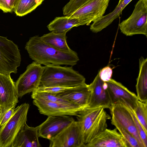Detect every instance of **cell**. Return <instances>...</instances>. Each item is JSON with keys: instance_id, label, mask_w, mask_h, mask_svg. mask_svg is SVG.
I'll return each instance as SVG.
<instances>
[{"instance_id": "6da1fadb", "label": "cell", "mask_w": 147, "mask_h": 147, "mask_svg": "<svg viewBox=\"0 0 147 147\" xmlns=\"http://www.w3.org/2000/svg\"><path fill=\"white\" fill-rule=\"evenodd\" d=\"M25 49L32 60L45 65L52 64L73 66L79 60L75 51H60L45 43L38 36L30 37L26 43Z\"/></svg>"}, {"instance_id": "7a4b0ae2", "label": "cell", "mask_w": 147, "mask_h": 147, "mask_svg": "<svg viewBox=\"0 0 147 147\" xmlns=\"http://www.w3.org/2000/svg\"><path fill=\"white\" fill-rule=\"evenodd\" d=\"M105 109L102 106H88L77 116L85 145L107 128L111 117Z\"/></svg>"}, {"instance_id": "3957f363", "label": "cell", "mask_w": 147, "mask_h": 147, "mask_svg": "<svg viewBox=\"0 0 147 147\" xmlns=\"http://www.w3.org/2000/svg\"><path fill=\"white\" fill-rule=\"evenodd\" d=\"M86 79L72 67L49 64L44 66L39 87H73L85 83Z\"/></svg>"}, {"instance_id": "277c9868", "label": "cell", "mask_w": 147, "mask_h": 147, "mask_svg": "<svg viewBox=\"0 0 147 147\" xmlns=\"http://www.w3.org/2000/svg\"><path fill=\"white\" fill-rule=\"evenodd\" d=\"M30 107L24 103L15 108L11 116L0 127V147H11L19 132L26 124Z\"/></svg>"}, {"instance_id": "5b68a950", "label": "cell", "mask_w": 147, "mask_h": 147, "mask_svg": "<svg viewBox=\"0 0 147 147\" xmlns=\"http://www.w3.org/2000/svg\"><path fill=\"white\" fill-rule=\"evenodd\" d=\"M121 32L126 36H147V0H139L130 16L119 24Z\"/></svg>"}, {"instance_id": "8992f818", "label": "cell", "mask_w": 147, "mask_h": 147, "mask_svg": "<svg viewBox=\"0 0 147 147\" xmlns=\"http://www.w3.org/2000/svg\"><path fill=\"white\" fill-rule=\"evenodd\" d=\"M21 61L17 45L7 37L0 36V73H16Z\"/></svg>"}, {"instance_id": "52a82bcc", "label": "cell", "mask_w": 147, "mask_h": 147, "mask_svg": "<svg viewBox=\"0 0 147 147\" xmlns=\"http://www.w3.org/2000/svg\"><path fill=\"white\" fill-rule=\"evenodd\" d=\"M109 109L112 124L127 131L136 138L141 147H144L137 131L131 108L122 102H117L112 104Z\"/></svg>"}, {"instance_id": "ba28073f", "label": "cell", "mask_w": 147, "mask_h": 147, "mask_svg": "<svg viewBox=\"0 0 147 147\" xmlns=\"http://www.w3.org/2000/svg\"><path fill=\"white\" fill-rule=\"evenodd\" d=\"M44 69V66L34 61L27 66L26 71L15 82L18 98L38 88Z\"/></svg>"}, {"instance_id": "9c48e42d", "label": "cell", "mask_w": 147, "mask_h": 147, "mask_svg": "<svg viewBox=\"0 0 147 147\" xmlns=\"http://www.w3.org/2000/svg\"><path fill=\"white\" fill-rule=\"evenodd\" d=\"M50 141V147H85L79 124L75 120Z\"/></svg>"}, {"instance_id": "30bf717a", "label": "cell", "mask_w": 147, "mask_h": 147, "mask_svg": "<svg viewBox=\"0 0 147 147\" xmlns=\"http://www.w3.org/2000/svg\"><path fill=\"white\" fill-rule=\"evenodd\" d=\"M15 82L10 75L0 73V121L5 112L18 102Z\"/></svg>"}, {"instance_id": "8fae6325", "label": "cell", "mask_w": 147, "mask_h": 147, "mask_svg": "<svg viewBox=\"0 0 147 147\" xmlns=\"http://www.w3.org/2000/svg\"><path fill=\"white\" fill-rule=\"evenodd\" d=\"M75 120L71 116H49L38 126L39 137L51 140Z\"/></svg>"}, {"instance_id": "7c38bea8", "label": "cell", "mask_w": 147, "mask_h": 147, "mask_svg": "<svg viewBox=\"0 0 147 147\" xmlns=\"http://www.w3.org/2000/svg\"><path fill=\"white\" fill-rule=\"evenodd\" d=\"M33 103L37 107L40 114L47 116L70 115L77 117L85 108H81L70 104L42 101L34 99L33 100Z\"/></svg>"}, {"instance_id": "4fadbf2b", "label": "cell", "mask_w": 147, "mask_h": 147, "mask_svg": "<svg viewBox=\"0 0 147 147\" xmlns=\"http://www.w3.org/2000/svg\"><path fill=\"white\" fill-rule=\"evenodd\" d=\"M106 82L111 105L120 102L133 110L135 109L138 100L136 95L121 83L111 78Z\"/></svg>"}, {"instance_id": "5bb4252c", "label": "cell", "mask_w": 147, "mask_h": 147, "mask_svg": "<svg viewBox=\"0 0 147 147\" xmlns=\"http://www.w3.org/2000/svg\"><path fill=\"white\" fill-rule=\"evenodd\" d=\"M110 0H89L77 10L69 16L71 17H82L87 25L93 22L105 13Z\"/></svg>"}, {"instance_id": "9a60e30c", "label": "cell", "mask_w": 147, "mask_h": 147, "mask_svg": "<svg viewBox=\"0 0 147 147\" xmlns=\"http://www.w3.org/2000/svg\"><path fill=\"white\" fill-rule=\"evenodd\" d=\"M88 85L91 91L88 106H102L105 109H109L111 103L107 84L100 79L99 71L93 81Z\"/></svg>"}, {"instance_id": "2e32d148", "label": "cell", "mask_w": 147, "mask_h": 147, "mask_svg": "<svg viewBox=\"0 0 147 147\" xmlns=\"http://www.w3.org/2000/svg\"><path fill=\"white\" fill-rule=\"evenodd\" d=\"M85 147H128L126 141L116 128L106 129L86 144Z\"/></svg>"}, {"instance_id": "e0dca14e", "label": "cell", "mask_w": 147, "mask_h": 147, "mask_svg": "<svg viewBox=\"0 0 147 147\" xmlns=\"http://www.w3.org/2000/svg\"><path fill=\"white\" fill-rule=\"evenodd\" d=\"M90 94L89 85L85 83L56 95L79 107L85 108L88 106Z\"/></svg>"}, {"instance_id": "ac0fdd59", "label": "cell", "mask_w": 147, "mask_h": 147, "mask_svg": "<svg viewBox=\"0 0 147 147\" xmlns=\"http://www.w3.org/2000/svg\"><path fill=\"white\" fill-rule=\"evenodd\" d=\"M38 126L30 127L26 124L16 136L11 147H40Z\"/></svg>"}, {"instance_id": "d6986e66", "label": "cell", "mask_w": 147, "mask_h": 147, "mask_svg": "<svg viewBox=\"0 0 147 147\" xmlns=\"http://www.w3.org/2000/svg\"><path fill=\"white\" fill-rule=\"evenodd\" d=\"M86 25L82 17H71L69 16L56 17L47 26L51 32L56 33L67 32L74 27Z\"/></svg>"}, {"instance_id": "ffe728a7", "label": "cell", "mask_w": 147, "mask_h": 147, "mask_svg": "<svg viewBox=\"0 0 147 147\" xmlns=\"http://www.w3.org/2000/svg\"><path fill=\"white\" fill-rule=\"evenodd\" d=\"M132 0H123L118 3L112 11L94 22L90 26V30L94 33H96L106 28L119 17L123 9Z\"/></svg>"}, {"instance_id": "44dd1931", "label": "cell", "mask_w": 147, "mask_h": 147, "mask_svg": "<svg viewBox=\"0 0 147 147\" xmlns=\"http://www.w3.org/2000/svg\"><path fill=\"white\" fill-rule=\"evenodd\" d=\"M136 88L138 100L147 102V59L142 56L139 59V72Z\"/></svg>"}, {"instance_id": "7402d4cb", "label": "cell", "mask_w": 147, "mask_h": 147, "mask_svg": "<svg viewBox=\"0 0 147 147\" xmlns=\"http://www.w3.org/2000/svg\"><path fill=\"white\" fill-rule=\"evenodd\" d=\"M67 33H56L51 32L43 35L40 38L45 43L58 50L65 52H70L73 50L67 43Z\"/></svg>"}, {"instance_id": "603a6c76", "label": "cell", "mask_w": 147, "mask_h": 147, "mask_svg": "<svg viewBox=\"0 0 147 147\" xmlns=\"http://www.w3.org/2000/svg\"><path fill=\"white\" fill-rule=\"evenodd\" d=\"M44 0H19L13 11L19 16H24L34 10Z\"/></svg>"}, {"instance_id": "cb8c5ba5", "label": "cell", "mask_w": 147, "mask_h": 147, "mask_svg": "<svg viewBox=\"0 0 147 147\" xmlns=\"http://www.w3.org/2000/svg\"><path fill=\"white\" fill-rule=\"evenodd\" d=\"M31 96L33 100L39 101L72 104L56 95L36 90L32 92Z\"/></svg>"}, {"instance_id": "d4e9b609", "label": "cell", "mask_w": 147, "mask_h": 147, "mask_svg": "<svg viewBox=\"0 0 147 147\" xmlns=\"http://www.w3.org/2000/svg\"><path fill=\"white\" fill-rule=\"evenodd\" d=\"M133 110L138 121L147 132V102L138 100L136 107Z\"/></svg>"}, {"instance_id": "484cf974", "label": "cell", "mask_w": 147, "mask_h": 147, "mask_svg": "<svg viewBox=\"0 0 147 147\" xmlns=\"http://www.w3.org/2000/svg\"><path fill=\"white\" fill-rule=\"evenodd\" d=\"M89 0H70L63 8V14L69 16L72 14Z\"/></svg>"}, {"instance_id": "4316f807", "label": "cell", "mask_w": 147, "mask_h": 147, "mask_svg": "<svg viewBox=\"0 0 147 147\" xmlns=\"http://www.w3.org/2000/svg\"><path fill=\"white\" fill-rule=\"evenodd\" d=\"M115 127L124 138L128 147H141L137 140L129 132L122 127Z\"/></svg>"}, {"instance_id": "83f0119b", "label": "cell", "mask_w": 147, "mask_h": 147, "mask_svg": "<svg viewBox=\"0 0 147 147\" xmlns=\"http://www.w3.org/2000/svg\"><path fill=\"white\" fill-rule=\"evenodd\" d=\"M131 114L139 137L144 147H147V132L138 119L133 110L131 109Z\"/></svg>"}, {"instance_id": "f1b7e54d", "label": "cell", "mask_w": 147, "mask_h": 147, "mask_svg": "<svg viewBox=\"0 0 147 147\" xmlns=\"http://www.w3.org/2000/svg\"><path fill=\"white\" fill-rule=\"evenodd\" d=\"M112 74V68L109 66H107L99 70V77L104 82H107L111 79Z\"/></svg>"}, {"instance_id": "f546056e", "label": "cell", "mask_w": 147, "mask_h": 147, "mask_svg": "<svg viewBox=\"0 0 147 147\" xmlns=\"http://www.w3.org/2000/svg\"><path fill=\"white\" fill-rule=\"evenodd\" d=\"M10 2L11 0H0V9L4 13L13 11Z\"/></svg>"}, {"instance_id": "4dcf8cb0", "label": "cell", "mask_w": 147, "mask_h": 147, "mask_svg": "<svg viewBox=\"0 0 147 147\" xmlns=\"http://www.w3.org/2000/svg\"><path fill=\"white\" fill-rule=\"evenodd\" d=\"M16 106L9 109L4 114L0 121V127H2L10 119L14 111Z\"/></svg>"}, {"instance_id": "1f68e13d", "label": "cell", "mask_w": 147, "mask_h": 147, "mask_svg": "<svg viewBox=\"0 0 147 147\" xmlns=\"http://www.w3.org/2000/svg\"><path fill=\"white\" fill-rule=\"evenodd\" d=\"M19 0H11V5L13 10L15 9Z\"/></svg>"}, {"instance_id": "d6a6232c", "label": "cell", "mask_w": 147, "mask_h": 147, "mask_svg": "<svg viewBox=\"0 0 147 147\" xmlns=\"http://www.w3.org/2000/svg\"><path fill=\"white\" fill-rule=\"evenodd\" d=\"M123 0H119L118 3H120Z\"/></svg>"}]
</instances>
